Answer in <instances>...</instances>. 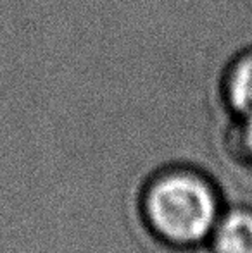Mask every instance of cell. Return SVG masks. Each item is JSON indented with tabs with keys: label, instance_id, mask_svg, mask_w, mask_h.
<instances>
[{
	"label": "cell",
	"instance_id": "cell-1",
	"mask_svg": "<svg viewBox=\"0 0 252 253\" xmlns=\"http://www.w3.org/2000/svg\"><path fill=\"white\" fill-rule=\"evenodd\" d=\"M144 215L162 241L190 247L211 236L219 219L218 195L201 174L169 170L145 190Z\"/></svg>",
	"mask_w": 252,
	"mask_h": 253
},
{
	"label": "cell",
	"instance_id": "cell-2",
	"mask_svg": "<svg viewBox=\"0 0 252 253\" xmlns=\"http://www.w3.org/2000/svg\"><path fill=\"white\" fill-rule=\"evenodd\" d=\"M219 91L226 109L237 119L252 116V47L240 50L226 64Z\"/></svg>",
	"mask_w": 252,
	"mask_h": 253
},
{
	"label": "cell",
	"instance_id": "cell-3",
	"mask_svg": "<svg viewBox=\"0 0 252 253\" xmlns=\"http://www.w3.org/2000/svg\"><path fill=\"white\" fill-rule=\"evenodd\" d=\"M211 240L214 253H252V210L237 207L219 217Z\"/></svg>",
	"mask_w": 252,
	"mask_h": 253
},
{
	"label": "cell",
	"instance_id": "cell-4",
	"mask_svg": "<svg viewBox=\"0 0 252 253\" xmlns=\"http://www.w3.org/2000/svg\"><path fill=\"white\" fill-rule=\"evenodd\" d=\"M237 141H239L242 152L252 160V116H247V117L239 119Z\"/></svg>",
	"mask_w": 252,
	"mask_h": 253
}]
</instances>
